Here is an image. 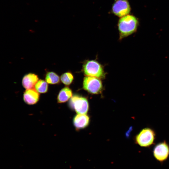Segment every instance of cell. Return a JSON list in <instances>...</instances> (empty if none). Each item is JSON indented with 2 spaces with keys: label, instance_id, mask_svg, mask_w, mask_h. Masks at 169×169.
<instances>
[{
  "label": "cell",
  "instance_id": "obj_9",
  "mask_svg": "<svg viewBox=\"0 0 169 169\" xmlns=\"http://www.w3.org/2000/svg\"><path fill=\"white\" fill-rule=\"evenodd\" d=\"M40 97L39 93L34 89L26 90L23 95L24 102L28 105H33L39 101Z\"/></svg>",
  "mask_w": 169,
  "mask_h": 169
},
{
  "label": "cell",
  "instance_id": "obj_6",
  "mask_svg": "<svg viewBox=\"0 0 169 169\" xmlns=\"http://www.w3.org/2000/svg\"><path fill=\"white\" fill-rule=\"evenodd\" d=\"M131 10L128 0H115L112 5L111 11L114 15L121 18L129 14Z\"/></svg>",
  "mask_w": 169,
  "mask_h": 169
},
{
  "label": "cell",
  "instance_id": "obj_11",
  "mask_svg": "<svg viewBox=\"0 0 169 169\" xmlns=\"http://www.w3.org/2000/svg\"><path fill=\"white\" fill-rule=\"evenodd\" d=\"M72 96L71 90L68 87H65L59 91L57 97V102L59 103H65L70 100Z\"/></svg>",
  "mask_w": 169,
  "mask_h": 169
},
{
  "label": "cell",
  "instance_id": "obj_2",
  "mask_svg": "<svg viewBox=\"0 0 169 169\" xmlns=\"http://www.w3.org/2000/svg\"><path fill=\"white\" fill-rule=\"evenodd\" d=\"M82 70L86 76L103 79L105 77L103 66L97 61L94 60H87L83 65Z\"/></svg>",
  "mask_w": 169,
  "mask_h": 169
},
{
  "label": "cell",
  "instance_id": "obj_12",
  "mask_svg": "<svg viewBox=\"0 0 169 169\" xmlns=\"http://www.w3.org/2000/svg\"><path fill=\"white\" fill-rule=\"evenodd\" d=\"M46 81L50 84H57L60 82V78L59 75L54 72H49L46 74Z\"/></svg>",
  "mask_w": 169,
  "mask_h": 169
},
{
  "label": "cell",
  "instance_id": "obj_3",
  "mask_svg": "<svg viewBox=\"0 0 169 169\" xmlns=\"http://www.w3.org/2000/svg\"><path fill=\"white\" fill-rule=\"evenodd\" d=\"M156 133L151 128L146 127L142 129L135 138L136 144L142 147H148L154 144Z\"/></svg>",
  "mask_w": 169,
  "mask_h": 169
},
{
  "label": "cell",
  "instance_id": "obj_8",
  "mask_svg": "<svg viewBox=\"0 0 169 169\" xmlns=\"http://www.w3.org/2000/svg\"><path fill=\"white\" fill-rule=\"evenodd\" d=\"M90 122V118L86 114H78L74 116L73 123L76 130H79L87 127Z\"/></svg>",
  "mask_w": 169,
  "mask_h": 169
},
{
  "label": "cell",
  "instance_id": "obj_5",
  "mask_svg": "<svg viewBox=\"0 0 169 169\" xmlns=\"http://www.w3.org/2000/svg\"><path fill=\"white\" fill-rule=\"evenodd\" d=\"M100 79L86 76L83 79V88L88 93L91 94H99L103 90V85Z\"/></svg>",
  "mask_w": 169,
  "mask_h": 169
},
{
  "label": "cell",
  "instance_id": "obj_14",
  "mask_svg": "<svg viewBox=\"0 0 169 169\" xmlns=\"http://www.w3.org/2000/svg\"><path fill=\"white\" fill-rule=\"evenodd\" d=\"M74 76L70 72H66L62 74L60 79L62 82L66 85H70L74 80Z\"/></svg>",
  "mask_w": 169,
  "mask_h": 169
},
{
  "label": "cell",
  "instance_id": "obj_4",
  "mask_svg": "<svg viewBox=\"0 0 169 169\" xmlns=\"http://www.w3.org/2000/svg\"><path fill=\"white\" fill-rule=\"evenodd\" d=\"M68 105L72 110L77 114H86L89 109V104L87 99L78 95H74L70 99Z\"/></svg>",
  "mask_w": 169,
  "mask_h": 169
},
{
  "label": "cell",
  "instance_id": "obj_13",
  "mask_svg": "<svg viewBox=\"0 0 169 169\" xmlns=\"http://www.w3.org/2000/svg\"><path fill=\"white\" fill-rule=\"evenodd\" d=\"M46 81L40 79L35 85V89L38 93H46L48 90V85Z\"/></svg>",
  "mask_w": 169,
  "mask_h": 169
},
{
  "label": "cell",
  "instance_id": "obj_10",
  "mask_svg": "<svg viewBox=\"0 0 169 169\" xmlns=\"http://www.w3.org/2000/svg\"><path fill=\"white\" fill-rule=\"evenodd\" d=\"M38 80L37 75L33 73H28L25 75L22 80V84L26 89H32Z\"/></svg>",
  "mask_w": 169,
  "mask_h": 169
},
{
  "label": "cell",
  "instance_id": "obj_7",
  "mask_svg": "<svg viewBox=\"0 0 169 169\" xmlns=\"http://www.w3.org/2000/svg\"><path fill=\"white\" fill-rule=\"evenodd\" d=\"M154 158L160 162L166 160L169 156V145L164 141L155 145L153 151Z\"/></svg>",
  "mask_w": 169,
  "mask_h": 169
},
{
  "label": "cell",
  "instance_id": "obj_1",
  "mask_svg": "<svg viewBox=\"0 0 169 169\" xmlns=\"http://www.w3.org/2000/svg\"><path fill=\"white\" fill-rule=\"evenodd\" d=\"M139 21L134 16L128 14L120 18L117 23L119 40L132 34L136 31Z\"/></svg>",
  "mask_w": 169,
  "mask_h": 169
}]
</instances>
